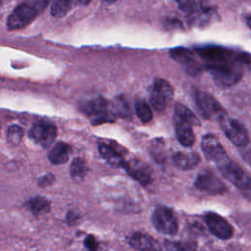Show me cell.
Returning a JSON list of instances; mask_svg holds the SVG:
<instances>
[{
    "instance_id": "6da1fadb",
    "label": "cell",
    "mask_w": 251,
    "mask_h": 251,
    "mask_svg": "<svg viewBox=\"0 0 251 251\" xmlns=\"http://www.w3.org/2000/svg\"><path fill=\"white\" fill-rule=\"evenodd\" d=\"M195 51L205 62V68L215 82L222 87L235 84L243 75V65L250 63L247 53H237L221 46H203Z\"/></svg>"
},
{
    "instance_id": "7a4b0ae2",
    "label": "cell",
    "mask_w": 251,
    "mask_h": 251,
    "mask_svg": "<svg viewBox=\"0 0 251 251\" xmlns=\"http://www.w3.org/2000/svg\"><path fill=\"white\" fill-rule=\"evenodd\" d=\"M47 2L22 3L15 8L7 20V27L10 30L20 29L30 24L40 13Z\"/></svg>"
},
{
    "instance_id": "3957f363",
    "label": "cell",
    "mask_w": 251,
    "mask_h": 251,
    "mask_svg": "<svg viewBox=\"0 0 251 251\" xmlns=\"http://www.w3.org/2000/svg\"><path fill=\"white\" fill-rule=\"evenodd\" d=\"M80 109L90 117L93 126H98L104 123H113L117 117L112 105L103 97H97L83 102Z\"/></svg>"
},
{
    "instance_id": "277c9868",
    "label": "cell",
    "mask_w": 251,
    "mask_h": 251,
    "mask_svg": "<svg viewBox=\"0 0 251 251\" xmlns=\"http://www.w3.org/2000/svg\"><path fill=\"white\" fill-rule=\"evenodd\" d=\"M193 98L201 114L206 119H218L219 121L226 116V112L214 96L203 90L194 88Z\"/></svg>"
},
{
    "instance_id": "5b68a950",
    "label": "cell",
    "mask_w": 251,
    "mask_h": 251,
    "mask_svg": "<svg viewBox=\"0 0 251 251\" xmlns=\"http://www.w3.org/2000/svg\"><path fill=\"white\" fill-rule=\"evenodd\" d=\"M217 168L219 169L221 174L238 189L242 191H249V175L239 165L227 158L219 165H217Z\"/></svg>"
},
{
    "instance_id": "8992f818",
    "label": "cell",
    "mask_w": 251,
    "mask_h": 251,
    "mask_svg": "<svg viewBox=\"0 0 251 251\" xmlns=\"http://www.w3.org/2000/svg\"><path fill=\"white\" fill-rule=\"evenodd\" d=\"M152 224L160 233L166 235H174L178 229V223L173 211L164 206H159L154 210Z\"/></svg>"
},
{
    "instance_id": "52a82bcc",
    "label": "cell",
    "mask_w": 251,
    "mask_h": 251,
    "mask_svg": "<svg viewBox=\"0 0 251 251\" xmlns=\"http://www.w3.org/2000/svg\"><path fill=\"white\" fill-rule=\"evenodd\" d=\"M221 127L226 136L236 146L245 147L249 143V136L245 126L238 121L228 118L227 115L220 121Z\"/></svg>"
},
{
    "instance_id": "ba28073f",
    "label": "cell",
    "mask_w": 251,
    "mask_h": 251,
    "mask_svg": "<svg viewBox=\"0 0 251 251\" xmlns=\"http://www.w3.org/2000/svg\"><path fill=\"white\" fill-rule=\"evenodd\" d=\"M174 96L172 85L163 78H157L154 81L150 94V103L155 110L161 112L166 109Z\"/></svg>"
},
{
    "instance_id": "9c48e42d",
    "label": "cell",
    "mask_w": 251,
    "mask_h": 251,
    "mask_svg": "<svg viewBox=\"0 0 251 251\" xmlns=\"http://www.w3.org/2000/svg\"><path fill=\"white\" fill-rule=\"evenodd\" d=\"M56 135V126L53 124L45 121H39L35 123L29 130L30 139H32L33 142L37 143L41 147L50 146L55 140Z\"/></svg>"
},
{
    "instance_id": "30bf717a",
    "label": "cell",
    "mask_w": 251,
    "mask_h": 251,
    "mask_svg": "<svg viewBox=\"0 0 251 251\" xmlns=\"http://www.w3.org/2000/svg\"><path fill=\"white\" fill-rule=\"evenodd\" d=\"M201 149L206 159L214 162L216 166L228 158L218 137L212 133H208L202 138Z\"/></svg>"
},
{
    "instance_id": "8fae6325",
    "label": "cell",
    "mask_w": 251,
    "mask_h": 251,
    "mask_svg": "<svg viewBox=\"0 0 251 251\" xmlns=\"http://www.w3.org/2000/svg\"><path fill=\"white\" fill-rule=\"evenodd\" d=\"M197 189L209 194H222L226 191V184L212 172H201L194 182Z\"/></svg>"
},
{
    "instance_id": "7c38bea8",
    "label": "cell",
    "mask_w": 251,
    "mask_h": 251,
    "mask_svg": "<svg viewBox=\"0 0 251 251\" xmlns=\"http://www.w3.org/2000/svg\"><path fill=\"white\" fill-rule=\"evenodd\" d=\"M123 168L131 177H133L143 186L148 185L153 180V172L151 168L143 161L132 159L125 162Z\"/></svg>"
},
{
    "instance_id": "4fadbf2b",
    "label": "cell",
    "mask_w": 251,
    "mask_h": 251,
    "mask_svg": "<svg viewBox=\"0 0 251 251\" xmlns=\"http://www.w3.org/2000/svg\"><path fill=\"white\" fill-rule=\"evenodd\" d=\"M205 222L210 231L220 239H229L233 234L232 226L216 213H208L205 216Z\"/></svg>"
},
{
    "instance_id": "5bb4252c",
    "label": "cell",
    "mask_w": 251,
    "mask_h": 251,
    "mask_svg": "<svg viewBox=\"0 0 251 251\" xmlns=\"http://www.w3.org/2000/svg\"><path fill=\"white\" fill-rule=\"evenodd\" d=\"M170 55L175 61L185 66L189 74L196 75L200 71V67L195 60V55L191 50L183 47H177L170 50Z\"/></svg>"
},
{
    "instance_id": "9a60e30c",
    "label": "cell",
    "mask_w": 251,
    "mask_h": 251,
    "mask_svg": "<svg viewBox=\"0 0 251 251\" xmlns=\"http://www.w3.org/2000/svg\"><path fill=\"white\" fill-rule=\"evenodd\" d=\"M129 244L139 251H160L158 242L150 235L135 232L129 238Z\"/></svg>"
},
{
    "instance_id": "2e32d148",
    "label": "cell",
    "mask_w": 251,
    "mask_h": 251,
    "mask_svg": "<svg viewBox=\"0 0 251 251\" xmlns=\"http://www.w3.org/2000/svg\"><path fill=\"white\" fill-rule=\"evenodd\" d=\"M175 129L177 141L184 147H190L195 142V135L193 133L192 126L176 118L175 120Z\"/></svg>"
},
{
    "instance_id": "e0dca14e",
    "label": "cell",
    "mask_w": 251,
    "mask_h": 251,
    "mask_svg": "<svg viewBox=\"0 0 251 251\" xmlns=\"http://www.w3.org/2000/svg\"><path fill=\"white\" fill-rule=\"evenodd\" d=\"M173 162L175 166L182 171H187L194 169L198 163L200 162V157L197 153L190 152V153H183V152H176L173 156Z\"/></svg>"
},
{
    "instance_id": "ac0fdd59",
    "label": "cell",
    "mask_w": 251,
    "mask_h": 251,
    "mask_svg": "<svg viewBox=\"0 0 251 251\" xmlns=\"http://www.w3.org/2000/svg\"><path fill=\"white\" fill-rule=\"evenodd\" d=\"M98 151L101 157L111 166L114 168H123L125 164V160L123 157L115 151L112 147L105 143L98 144Z\"/></svg>"
},
{
    "instance_id": "d6986e66",
    "label": "cell",
    "mask_w": 251,
    "mask_h": 251,
    "mask_svg": "<svg viewBox=\"0 0 251 251\" xmlns=\"http://www.w3.org/2000/svg\"><path fill=\"white\" fill-rule=\"evenodd\" d=\"M70 146L66 142L60 141L55 144V146L50 150L48 154L49 161L54 165L65 164L69 160Z\"/></svg>"
},
{
    "instance_id": "ffe728a7",
    "label": "cell",
    "mask_w": 251,
    "mask_h": 251,
    "mask_svg": "<svg viewBox=\"0 0 251 251\" xmlns=\"http://www.w3.org/2000/svg\"><path fill=\"white\" fill-rule=\"evenodd\" d=\"M175 113H176V117L178 120L188 124L190 126H201L200 120L195 116V114L190 109H188L183 104H180V103L176 104Z\"/></svg>"
},
{
    "instance_id": "44dd1931",
    "label": "cell",
    "mask_w": 251,
    "mask_h": 251,
    "mask_svg": "<svg viewBox=\"0 0 251 251\" xmlns=\"http://www.w3.org/2000/svg\"><path fill=\"white\" fill-rule=\"evenodd\" d=\"M26 206L31 211V213L36 216L48 213L50 210V202L46 198L41 196L31 198L26 203Z\"/></svg>"
},
{
    "instance_id": "7402d4cb",
    "label": "cell",
    "mask_w": 251,
    "mask_h": 251,
    "mask_svg": "<svg viewBox=\"0 0 251 251\" xmlns=\"http://www.w3.org/2000/svg\"><path fill=\"white\" fill-rule=\"evenodd\" d=\"M112 107L116 116L118 115L123 119H129L131 117L130 107L125 96L123 95L118 96L115 102L112 104Z\"/></svg>"
},
{
    "instance_id": "603a6c76",
    "label": "cell",
    "mask_w": 251,
    "mask_h": 251,
    "mask_svg": "<svg viewBox=\"0 0 251 251\" xmlns=\"http://www.w3.org/2000/svg\"><path fill=\"white\" fill-rule=\"evenodd\" d=\"M88 169L86 166V163L81 158H75L71 165L70 168V174L73 178L75 179H82L84 178Z\"/></svg>"
},
{
    "instance_id": "cb8c5ba5",
    "label": "cell",
    "mask_w": 251,
    "mask_h": 251,
    "mask_svg": "<svg viewBox=\"0 0 251 251\" xmlns=\"http://www.w3.org/2000/svg\"><path fill=\"white\" fill-rule=\"evenodd\" d=\"M135 113L143 123H148L153 118L152 110L144 100H137L135 102Z\"/></svg>"
},
{
    "instance_id": "d4e9b609",
    "label": "cell",
    "mask_w": 251,
    "mask_h": 251,
    "mask_svg": "<svg viewBox=\"0 0 251 251\" xmlns=\"http://www.w3.org/2000/svg\"><path fill=\"white\" fill-rule=\"evenodd\" d=\"M71 7H72L71 1H66V0L54 1L51 6V15L55 18H62L69 12Z\"/></svg>"
},
{
    "instance_id": "484cf974",
    "label": "cell",
    "mask_w": 251,
    "mask_h": 251,
    "mask_svg": "<svg viewBox=\"0 0 251 251\" xmlns=\"http://www.w3.org/2000/svg\"><path fill=\"white\" fill-rule=\"evenodd\" d=\"M23 135H24V131L18 126H10L8 129V132H7L8 141L13 145H18L21 142Z\"/></svg>"
},
{
    "instance_id": "4316f807",
    "label": "cell",
    "mask_w": 251,
    "mask_h": 251,
    "mask_svg": "<svg viewBox=\"0 0 251 251\" xmlns=\"http://www.w3.org/2000/svg\"><path fill=\"white\" fill-rule=\"evenodd\" d=\"M54 176L52 174H47L45 175L44 176H42L39 181H38V185L42 186V187H45V186H48L50 184H52L54 182Z\"/></svg>"
},
{
    "instance_id": "83f0119b",
    "label": "cell",
    "mask_w": 251,
    "mask_h": 251,
    "mask_svg": "<svg viewBox=\"0 0 251 251\" xmlns=\"http://www.w3.org/2000/svg\"><path fill=\"white\" fill-rule=\"evenodd\" d=\"M87 247L90 249V251H96V244H95V240L92 236H88V238L85 241Z\"/></svg>"
}]
</instances>
